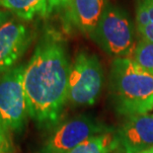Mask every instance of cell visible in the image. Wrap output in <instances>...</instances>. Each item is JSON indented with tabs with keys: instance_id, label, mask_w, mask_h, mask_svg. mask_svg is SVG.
<instances>
[{
	"instance_id": "8fae6325",
	"label": "cell",
	"mask_w": 153,
	"mask_h": 153,
	"mask_svg": "<svg viewBox=\"0 0 153 153\" xmlns=\"http://www.w3.org/2000/svg\"><path fill=\"white\" fill-rule=\"evenodd\" d=\"M119 143V137L110 131L88 138L69 153H113Z\"/></svg>"
},
{
	"instance_id": "e0dca14e",
	"label": "cell",
	"mask_w": 153,
	"mask_h": 153,
	"mask_svg": "<svg viewBox=\"0 0 153 153\" xmlns=\"http://www.w3.org/2000/svg\"><path fill=\"white\" fill-rule=\"evenodd\" d=\"M140 153H153V148L148 149V150H145V151H142Z\"/></svg>"
},
{
	"instance_id": "5bb4252c",
	"label": "cell",
	"mask_w": 153,
	"mask_h": 153,
	"mask_svg": "<svg viewBox=\"0 0 153 153\" xmlns=\"http://www.w3.org/2000/svg\"><path fill=\"white\" fill-rule=\"evenodd\" d=\"M0 153H14L11 131L0 120Z\"/></svg>"
},
{
	"instance_id": "9a60e30c",
	"label": "cell",
	"mask_w": 153,
	"mask_h": 153,
	"mask_svg": "<svg viewBox=\"0 0 153 153\" xmlns=\"http://www.w3.org/2000/svg\"><path fill=\"white\" fill-rule=\"evenodd\" d=\"M69 0H48V14L57 8H64Z\"/></svg>"
},
{
	"instance_id": "6da1fadb",
	"label": "cell",
	"mask_w": 153,
	"mask_h": 153,
	"mask_svg": "<svg viewBox=\"0 0 153 153\" xmlns=\"http://www.w3.org/2000/svg\"><path fill=\"white\" fill-rule=\"evenodd\" d=\"M70 67L64 42L53 32L45 33L24 71L29 117L42 128L54 126L60 119Z\"/></svg>"
},
{
	"instance_id": "8992f818",
	"label": "cell",
	"mask_w": 153,
	"mask_h": 153,
	"mask_svg": "<svg viewBox=\"0 0 153 153\" xmlns=\"http://www.w3.org/2000/svg\"><path fill=\"white\" fill-rule=\"evenodd\" d=\"M110 131L92 117L78 116L58 126L40 153H69L88 138Z\"/></svg>"
},
{
	"instance_id": "7a4b0ae2",
	"label": "cell",
	"mask_w": 153,
	"mask_h": 153,
	"mask_svg": "<svg viewBox=\"0 0 153 153\" xmlns=\"http://www.w3.org/2000/svg\"><path fill=\"white\" fill-rule=\"evenodd\" d=\"M111 91L117 111L126 118L153 110V75L131 57L113 60Z\"/></svg>"
},
{
	"instance_id": "4fadbf2b",
	"label": "cell",
	"mask_w": 153,
	"mask_h": 153,
	"mask_svg": "<svg viewBox=\"0 0 153 153\" xmlns=\"http://www.w3.org/2000/svg\"><path fill=\"white\" fill-rule=\"evenodd\" d=\"M149 74L153 75V43L141 38L135 45L131 57Z\"/></svg>"
},
{
	"instance_id": "ba28073f",
	"label": "cell",
	"mask_w": 153,
	"mask_h": 153,
	"mask_svg": "<svg viewBox=\"0 0 153 153\" xmlns=\"http://www.w3.org/2000/svg\"><path fill=\"white\" fill-rule=\"evenodd\" d=\"M118 137L126 153H140L153 148V114L128 117Z\"/></svg>"
},
{
	"instance_id": "7c38bea8",
	"label": "cell",
	"mask_w": 153,
	"mask_h": 153,
	"mask_svg": "<svg viewBox=\"0 0 153 153\" xmlns=\"http://www.w3.org/2000/svg\"><path fill=\"white\" fill-rule=\"evenodd\" d=\"M135 21L141 38L153 43V0H136Z\"/></svg>"
},
{
	"instance_id": "5b68a950",
	"label": "cell",
	"mask_w": 153,
	"mask_h": 153,
	"mask_svg": "<svg viewBox=\"0 0 153 153\" xmlns=\"http://www.w3.org/2000/svg\"><path fill=\"white\" fill-rule=\"evenodd\" d=\"M24 71L19 64L0 75V120L11 132L21 131L29 117Z\"/></svg>"
},
{
	"instance_id": "3957f363",
	"label": "cell",
	"mask_w": 153,
	"mask_h": 153,
	"mask_svg": "<svg viewBox=\"0 0 153 153\" xmlns=\"http://www.w3.org/2000/svg\"><path fill=\"white\" fill-rule=\"evenodd\" d=\"M103 68L95 54L80 51L71 63L67 102L74 107L91 106L103 86Z\"/></svg>"
},
{
	"instance_id": "277c9868",
	"label": "cell",
	"mask_w": 153,
	"mask_h": 153,
	"mask_svg": "<svg viewBox=\"0 0 153 153\" xmlns=\"http://www.w3.org/2000/svg\"><path fill=\"white\" fill-rule=\"evenodd\" d=\"M93 40L112 56L131 57L134 51V33L125 11L108 4L97 26Z\"/></svg>"
},
{
	"instance_id": "2e32d148",
	"label": "cell",
	"mask_w": 153,
	"mask_h": 153,
	"mask_svg": "<svg viewBox=\"0 0 153 153\" xmlns=\"http://www.w3.org/2000/svg\"><path fill=\"white\" fill-rule=\"evenodd\" d=\"M11 18H13V14L6 9H0V28L8 22Z\"/></svg>"
},
{
	"instance_id": "30bf717a",
	"label": "cell",
	"mask_w": 153,
	"mask_h": 153,
	"mask_svg": "<svg viewBox=\"0 0 153 153\" xmlns=\"http://www.w3.org/2000/svg\"><path fill=\"white\" fill-rule=\"evenodd\" d=\"M0 7L10 11L22 21L48 14V0H0Z\"/></svg>"
},
{
	"instance_id": "9c48e42d",
	"label": "cell",
	"mask_w": 153,
	"mask_h": 153,
	"mask_svg": "<svg viewBox=\"0 0 153 153\" xmlns=\"http://www.w3.org/2000/svg\"><path fill=\"white\" fill-rule=\"evenodd\" d=\"M107 5L106 0H69L64 8L67 20L92 39Z\"/></svg>"
},
{
	"instance_id": "52a82bcc",
	"label": "cell",
	"mask_w": 153,
	"mask_h": 153,
	"mask_svg": "<svg viewBox=\"0 0 153 153\" xmlns=\"http://www.w3.org/2000/svg\"><path fill=\"white\" fill-rule=\"evenodd\" d=\"M33 41V33L20 19L11 18L0 28V75L18 65Z\"/></svg>"
}]
</instances>
